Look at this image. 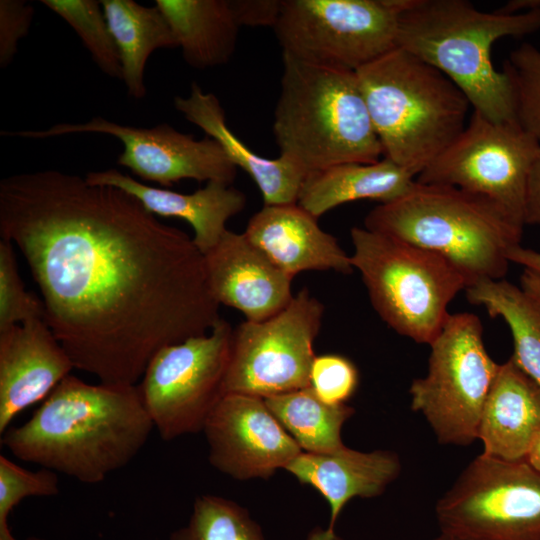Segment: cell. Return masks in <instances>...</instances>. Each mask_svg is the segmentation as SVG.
Here are the masks:
<instances>
[{"mask_svg":"<svg viewBox=\"0 0 540 540\" xmlns=\"http://www.w3.org/2000/svg\"><path fill=\"white\" fill-rule=\"evenodd\" d=\"M0 233L74 368L100 382L137 385L158 351L221 319L193 239L117 187L58 170L5 177Z\"/></svg>","mask_w":540,"mask_h":540,"instance_id":"obj_1","label":"cell"},{"mask_svg":"<svg viewBox=\"0 0 540 540\" xmlns=\"http://www.w3.org/2000/svg\"><path fill=\"white\" fill-rule=\"evenodd\" d=\"M154 429L137 385L68 375L1 444L16 458L97 484L128 465Z\"/></svg>","mask_w":540,"mask_h":540,"instance_id":"obj_2","label":"cell"},{"mask_svg":"<svg viewBox=\"0 0 540 540\" xmlns=\"http://www.w3.org/2000/svg\"><path fill=\"white\" fill-rule=\"evenodd\" d=\"M540 31V5L510 13L481 11L466 0H402L396 47L444 73L473 110L498 121H517L511 82L492 64L493 44Z\"/></svg>","mask_w":540,"mask_h":540,"instance_id":"obj_3","label":"cell"},{"mask_svg":"<svg viewBox=\"0 0 540 540\" xmlns=\"http://www.w3.org/2000/svg\"><path fill=\"white\" fill-rule=\"evenodd\" d=\"M364 227L445 257L468 286L505 277L508 252L520 244L523 230L486 197L417 181L401 197L373 208Z\"/></svg>","mask_w":540,"mask_h":540,"instance_id":"obj_4","label":"cell"},{"mask_svg":"<svg viewBox=\"0 0 540 540\" xmlns=\"http://www.w3.org/2000/svg\"><path fill=\"white\" fill-rule=\"evenodd\" d=\"M383 157L418 176L463 131L471 104L437 68L394 48L355 71Z\"/></svg>","mask_w":540,"mask_h":540,"instance_id":"obj_5","label":"cell"},{"mask_svg":"<svg viewBox=\"0 0 540 540\" xmlns=\"http://www.w3.org/2000/svg\"><path fill=\"white\" fill-rule=\"evenodd\" d=\"M273 133L284 155L308 174L333 165L375 163L383 150L355 72L282 53Z\"/></svg>","mask_w":540,"mask_h":540,"instance_id":"obj_6","label":"cell"},{"mask_svg":"<svg viewBox=\"0 0 540 540\" xmlns=\"http://www.w3.org/2000/svg\"><path fill=\"white\" fill-rule=\"evenodd\" d=\"M350 255L381 319L398 334L430 345L450 313L448 306L468 281L445 257L394 238L353 227Z\"/></svg>","mask_w":540,"mask_h":540,"instance_id":"obj_7","label":"cell"},{"mask_svg":"<svg viewBox=\"0 0 540 540\" xmlns=\"http://www.w3.org/2000/svg\"><path fill=\"white\" fill-rule=\"evenodd\" d=\"M482 333L476 315L450 314L430 344L427 374L410 386L411 409L425 417L440 444L468 446L478 439L500 366L488 354Z\"/></svg>","mask_w":540,"mask_h":540,"instance_id":"obj_8","label":"cell"},{"mask_svg":"<svg viewBox=\"0 0 540 540\" xmlns=\"http://www.w3.org/2000/svg\"><path fill=\"white\" fill-rule=\"evenodd\" d=\"M402 0H283L274 26L287 54L355 72L396 48Z\"/></svg>","mask_w":540,"mask_h":540,"instance_id":"obj_9","label":"cell"},{"mask_svg":"<svg viewBox=\"0 0 540 540\" xmlns=\"http://www.w3.org/2000/svg\"><path fill=\"white\" fill-rule=\"evenodd\" d=\"M440 532L468 540H540V472L484 453L437 501Z\"/></svg>","mask_w":540,"mask_h":540,"instance_id":"obj_10","label":"cell"},{"mask_svg":"<svg viewBox=\"0 0 540 540\" xmlns=\"http://www.w3.org/2000/svg\"><path fill=\"white\" fill-rule=\"evenodd\" d=\"M233 333L221 318L207 334L162 348L147 365L137 386L163 440L203 431L225 395Z\"/></svg>","mask_w":540,"mask_h":540,"instance_id":"obj_11","label":"cell"},{"mask_svg":"<svg viewBox=\"0 0 540 540\" xmlns=\"http://www.w3.org/2000/svg\"><path fill=\"white\" fill-rule=\"evenodd\" d=\"M540 142L517 121H493L472 110L463 131L416 178L495 202L524 226L529 173Z\"/></svg>","mask_w":540,"mask_h":540,"instance_id":"obj_12","label":"cell"},{"mask_svg":"<svg viewBox=\"0 0 540 540\" xmlns=\"http://www.w3.org/2000/svg\"><path fill=\"white\" fill-rule=\"evenodd\" d=\"M323 313L322 303L303 288L276 315L242 322L233 333L225 395L265 399L310 387Z\"/></svg>","mask_w":540,"mask_h":540,"instance_id":"obj_13","label":"cell"},{"mask_svg":"<svg viewBox=\"0 0 540 540\" xmlns=\"http://www.w3.org/2000/svg\"><path fill=\"white\" fill-rule=\"evenodd\" d=\"M98 133L123 144L117 163L143 181L169 189L182 179L232 184L237 167L219 143L209 136L195 139L168 123L151 128L122 125L101 116L84 123H58L44 130L1 131L2 136L45 139L70 134Z\"/></svg>","mask_w":540,"mask_h":540,"instance_id":"obj_14","label":"cell"},{"mask_svg":"<svg viewBox=\"0 0 540 540\" xmlns=\"http://www.w3.org/2000/svg\"><path fill=\"white\" fill-rule=\"evenodd\" d=\"M202 432L210 464L236 480L268 479L302 452L265 400L252 395H224Z\"/></svg>","mask_w":540,"mask_h":540,"instance_id":"obj_15","label":"cell"},{"mask_svg":"<svg viewBox=\"0 0 540 540\" xmlns=\"http://www.w3.org/2000/svg\"><path fill=\"white\" fill-rule=\"evenodd\" d=\"M74 368L44 318L0 331V434L23 410L44 400Z\"/></svg>","mask_w":540,"mask_h":540,"instance_id":"obj_16","label":"cell"},{"mask_svg":"<svg viewBox=\"0 0 540 540\" xmlns=\"http://www.w3.org/2000/svg\"><path fill=\"white\" fill-rule=\"evenodd\" d=\"M208 283L218 304L235 308L246 321L259 322L292 301L293 278L278 268L244 233L228 229L204 254Z\"/></svg>","mask_w":540,"mask_h":540,"instance_id":"obj_17","label":"cell"},{"mask_svg":"<svg viewBox=\"0 0 540 540\" xmlns=\"http://www.w3.org/2000/svg\"><path fill=\"white\" fill-rule=\"evenodd\" d=\"M244 234L292 278L303 271L349 274L354 269L337 239L297 203L264 205L250 218Z\"/></svg>","mask_w":540,"mask_h":540,"instance_id":"obj_18","label":"cell"},{"mask_svg":"<svg viewBox=\"0 0 540 540\" xmlns=\"http://www.w3.org/2000/svg\"><path fill=\"white\" fill-rule=\"evenodd\" d=\"M93 185H110L133 195L144 208L162 217L180 218L193 229V242L204 255L227 230L226 222L246 206V196L231 184L217 181L185 194L135 180L116 169L91 171L85 176Z\"/></svg>","mask_w":540,"mask_h":540,"instance_id":"obj_19","label":"cell"},{"mask_svg":"<svg viewBox=\"0 0 540 540\" xmlns=\"http://www.w3.org/2000/svg\"><path fill=\"white\" fill-rule=\"evenodd\" d=\"M284 469L327 500L331 516L325 532L334 535L344 506L355 497L381 495L399 476L401 462L393 451L361 452L344 446L328 453L302 451Z\"/></svg>","mask_w":540,"mask_h":540,"instance_id":"obj_20","label":"cell"},{"mask_svg":"<svg viewBox=\"0 0 540 540\" xmlns=\"http://www.w3.org/2000/svg\"><path fill=\"white\" fill-rule=\"evenodd\" d=\"M173 103L187 121L216 140L231 162L253 179L264 205L297 203L308 173L284 155L270 159L256 154L229 128L224 109L215 94L204 92L194 82L190 94L175 97Z\"/></svg>","mask_w":540,"mask_h":540,"instance_id":"obj_21","label":"cell"},{"mask_svg":"<svg viewBox=\"0 0 540 540\" xmlns=\"http://www.w3.org/2000/svg\"><path fill=\"white\" fill-rule=\"evenodd\" d=\"M540 432V386L510 357L500 364L478 427L483 453L506 461L526 460Z\"/></svg>","mask_w":540,"mask_h":540,"instance_id":"obj_22","label":"cell"},{"mask_svg":"<svg viewBox=\"0 0 540 540\" xmlns=\"http://www.w3.org/2000/svg\"><path fill=\"white\" fill-rule=\"evenodd\" d=\"M417 176L387 158L375 163H342L310 172L297 204L318 218L348 202L370 199L391 202L407 193Z\"/></svg>","mask_w":540,"mask_h":540,"instance_id":"obj_23","label":"cell"},{"mask_svg":"<svg viewBox=\"0 0 540 540\" xmlns=\"http://www.w3.org/2000/svg\"><path fill=\"white\" fill-rule=\"evenodd\" d=\"M155 5L189 66L204 70L230 61L241 28L231 0H155Z\"/></svg>","mask_w":540,"mask_h":540,"instance_id":"obj_24","label":"cell"},{"mask_svg":"<svg viewBox=\"0 0 540 540\" xmlns=\"http://www.w3.org/2000/svg\"><path fill=\"white\" fill-rule=\"evenodd\" d=\"M117 45L127 93L134 99L145 97L144 71L150 55L157 49L176 48L177 40L161 10L134 0L100 1Z\"/></svg>","mask_w":540,"mask_h":540,"instance_id":"obj_25","label":"cell"},{"mask_svg":"<svg viewBox=\"0 0 540 540\" xmlns=\"http://www.w3.org/2000/svg\"><path fill=\"white\" fill-rule=\"evenodd\" d=\"M470 303L502 318L514 343L516 365L540 386V303L507 280H481L465 290Z\"/></svg>","mask_w":540,"mask_h":540,"instance_id":"obj_26","label":"cell"},{"mask_svg":"<svg viewBox=\"0 0 540 540\" xmlns=\"http://www.w3.org/2000/svg\"><path fill=\"white\" fill-rule=\"evenodd\" d=\"M267 407L304 452L328 453L345 445L344 423L354 414L346 404H328L311 387L264 399Z\"/></svg>","mask_w":540,"mask_h":540,"instance_id":"obj_27","label":"cell"},{"mask_svg":"<svg viewBox=\"0 0 540 540\" xmlns=\"http://www.w3.org/2000/svg\"><path fill=\"white\" fill-rule=\"evenodd\" d=\"M170 540H264L260 526L237 503L215 495H201L193 504L186 526Z\"/></svg>","mask_w":540,"mask_h":540,"instance_id":"obj_28","label":"cell"},{"mask_svg":"<svg viewBox=\"0 0 540 540\" xmlns=\"http://www.w3.org/2000/svg\"><path fill=\"white\" fill-rule=\"evenodd\" d=\"M79 36L97 67L107 76L121 79V60L100 1L41 0Z\"/></svg>","mask_w":540,"mask_h":540,"instance_id":"obj_29","label":"cell"},{"mask_svg":"<svg viewBox=\"0 0 540 540\" xmlns=\"http://www.w3.org/2000/svg\"><path fill=\"white\" fill-rule=\"evenodd\" d=\"M514 94L519 125L540 142V49L523 43L504 63Z\"/></svg>","mask_w":540,"mask_h":540,"instance_id":"obj_30","label":"cell"},{"mask_svg":"<svg viewBox=\"0 0 540 540\" xmlns=\"http://www.w3.org/2000/svg\"><path fill=\"white\" fill-rule=\"evenodd\" d=\"M34 318H44L42 300L26 291L18 273L13 244L0 240V331Z\"/></svg>","mask_w":540,"mask_h":540,"instance_id":"obj_31","label":"cell"},{"mask_svg":"<svg viewBox=\"0 0 540 540\" xmlns=\"http://www.w3.org/2000/svg\"><path fill=\"white\" fill-rule=\"evenodd\" d=\"M359 382L356 366L346 357L327 354L316 356L310 372V387L328 404H345Z\"/></svg>","mask_w":540,"mask_h":540,"instance_id":"obj_32","label":"cell"},{"mask_svg":"<svg viewBox=\"0 0 540 540\" xmlns=\"http://www.w3.org/2000/svg\"><path fill=\"white\" fill-rule=\"evenodd\" d=\"M34 8L24 0L0 1V67L6 68L14 59L18 44L27 36Z\"/></svg>","mask_w":540,"mask_h":540,"instance_id":"obj_33","label":"cell"},{"mask_svg":"<svg viewBox=\"0 0 540 540\" xmlns=\"http://www.w3.org/2000/svg\"><path fill=\"white\" fill-rule=\"evenodd\" d=\"M283 0H231L232 8L239 25L270 26L274 28Z\"/></svg>","mask_w":540,"mask_h":540,"instance_id":"obj_34","label":"cell"},{"mask_svg":"<svg viewBox=\"0 0 540 540\" xmlns=\"http://www.w3.org/2000/svg\"><path fill=\"white\" fill-rule=\"evenodd\" d=\"M524 221L525 224H540V150L528 177Z\"/></svg>","mask_w":540,"mask_h":540,"instance_id":"obj_35","label":"cell"},{"mask_svg":"<svg viewBox=\"0 0 540 540\" xmlns=\"http://www.w3.org/2000/svg\"><path fill=\"white\" fill-rule=\"evenodd\" d=\"M510 262L521 265L525 270H529L540 276V252L529 248H524L520 244L513 246L508 252Z\"/></svg>","mask_w":540,"mask_h":540,"instance_id":"obj_36","label":"cell"},{"mask_svg":"<svg viewBox=\"0 0 540 540\" xmlns=\"http://www.w3.org/2000/svg\"><path fill=\"white\" fill-rule=\"evenodd\" d=\"M520 287L540 303V276L524 269L520 277Z\"/></svg>","mask_w":540,"mask_h":540,"instance_id":"obj_37","label":"cell"},{"mask_svg":"<svg viewBox=\"0 0 540 540\" xmlns=\"http://www.w3.org/2000/svg\"><path fill=\"white\" fill-rule=\"evenodd\" d=\"M526 461L540 472V432L533 442V445L526 457Z\"/></svg>","mask_w":540,"mask_h":540,"instance_id":"obj_38","label":"cell"},{"mask_svg":"<svg viewBox=\"0 0 540 540\" xmlns=\"http://www.w3.org/2000/svg\"><path fill=\"white\" fill-rule=\"evenodd\" d=\"M432 540H468L465 538H461L458 536L450 535L447 533L440 532L436 537H434Z\"/></svg>","mask_w":540,"mask_h":540,"instance_id":"obj_39","label":"cell"}]
</instances>
